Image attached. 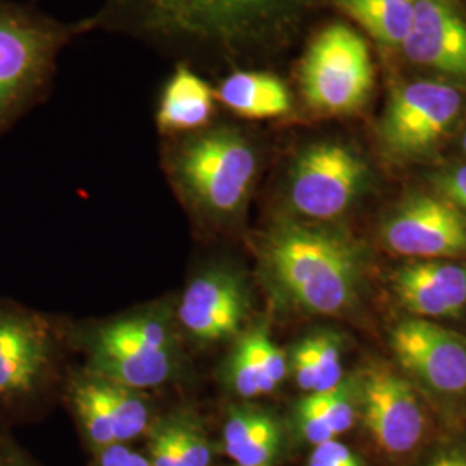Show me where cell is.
<instances>
[{"mask_svg": "<svg viewBox=\"0 0 466 466\" xmlns=\"http://www.w3.org/2000/svg\"><path fill=\"white\" fill-rule=\"evenodd\" d=\"M215 80L187 63H173V69L161 85L154 123L165 138L196 134L219 117Z\"/></svg>", "mask_w": 466, "mask_h": 466, "instance_id": "obj_15", "label": "cell"}, {"mask_svg": "<svg viewBox=\"0 0 466 466\" xmlns=\"http://www.w3.org/2000/svg\"><path fill=\"white\" fill-rule=\"evenodd\" d=\"M259 163L256 137L221 117L196 134L167 138L163 150L173 188L196 217L211 225H228L244 213Z\"/></svg>", "mask_w": 466, "mask_h": 466, "instance_id": "obj_2", "label": "cell"}, {"mask_svg": "<svg viewBox=\"0 0 466 466\" xmlns=\"http://www.w3.org/2000/svg\"><path fill=\"white\" fill-rule=\"evenodd\" d=\"M461 104V92L452 85L429 80L402 85L380 121L383 146L398 157L427 156L452 128Z\"/></svg>", "mask_w": 466, "mask_h": 466, "instance_id": "obj_9", "label": "cell"}, {"mask_svg": "<svg viewBox=\"0 0 466 466\" xmlns=\"http://www.w3.org/2000/svg\"><path fill=\"white\" fill-rule=\"evenodd\" d=\"M92 15L61 21L15 0H0V135L49 99L63 50L96 34Z\"/></svg>", "mask_w": 466, "mask_h": 466, "instance_id": "obj_3", "label": "cell"}, {"mask_svg": "<svg viewBox=\"0 0 466 466\" xmlns=\"http://www.w3.org/2000/svg\"><path fill=\"white\" fill-rule=\"evenodd\" d=\"M317 361L318 382L315 392H325L342 382L340 346L332 333H319L309 337Z\"/></svg>", "mask_w": 466, "mask_h": 466, "instance_id": "obj_24", "label": "cell"}, {"mask_svg": "<svg viewBox=\"0 0 466 466\" xmlns=\"http://www.w3.org/2000/svg\"><path fill=\"white\" fill-rule=\"evenodd\" d=\"M246 309L248 300L240 282L227 271L213 269L187 287L178 318L194 339L218 342L238 332Z\"/></svg>", "mask_w": 466, "mask_h": 466, "instance_id": "obj_14", "label": "cell"}, {"mask_svg": "<svg viewBox=\"0 0 466 466\" xmlns=\"http://www.w3.org/2000/svg\"><path fill=\"white\" fill-rule=\"evenodd\" d=\"M300 106L313 116H346L361 109L373 88L367 42L342 21L321 26L296 69Z\"/></svg>", "mask_w": 466, "mask_h": 466, "instance_id": "obj_5", "label": "cell"}, {"mask_svg": "<svg viewBox=\"0 0 466 466\" xmlns=\"http://www.w3.org/2000/svg\"><path fill=\"white\" fill-rule=\"evenodd\" d=\"M242 339L249 346V350H252L254 358L258 360L259 367L263 368V371L267 373L268 379L279 387L289 373L287 358H285L282 350L268 337L265 330H259V329L244 335Z\"/></svg>", "mask_w": 466, "mask_h": 466, "instance_id": "obj_25", "label": "cell"}, {"mask_svg": "<svg viewBox=\"0 0 466 466\" xmlns=\"http://www.w3.org/2000/svg\"><path fill=\"white\" fill-rule=\"evenodd\" d=\"M96 466H150L149 458L130 451L125 444H113L99 451Z\"/></svg>", "mask_w": 466, "mask_h": 466, "instance_id": "obj_31", "label": "cell"}, {"mask_svg": "<svg viewBox=\"0 0 466 466\" xmlns=\"http://www.w3.org/2000/svg\"><path fill=\"white\" fill-rule=\"evenodd\" d=\"M171 333L163 319H121L97 333L92 350L94 373L134 390L157 387L171 375Z\"/></svg>", "mask_w": 466, "mask_h": 466, "instance_id": "obj_7", "label": "cell"}, {"mask_svg": "<svg viewBox=\"0 0 466 466\" xmlns=\"http://www.w3.org/2000/svg\"><path fill=\"white\" fill-rule=\"evenodd\" d=\"M429 466H466V456L450 452V454H442L439 458H435Z\"/></svg>", "mask_w": 466, "mask_h": 466, "instance_id": "obj_33", "label": "cell"}, {"mask_svg": "<svg viewBox=\"0 0 466 466\" xmlns=\"http://www.w3.org/2000/svg\"><path fill=\"white\" fill-rule=\"evenodd\" d=\"M177 441L180 448V456L185 466H209L211 463V450L209 442L200 432L199 427L187 420L175 421Z\"/></svg>", "mask_w": 466, "mask_h": 466, "instance_id": "obj_26", "label": "cell"}, {"mask_svg": "<svg viewBox=\"0 0 466 466\" xmlns=\"http://www.w3.org/2000/svg\"><path fill=\"white\" fill-rule=\"evenodd\" d=\"M461 147H463V150H465L466 154V130L465 134H463V138H461Z\"/></svg>", "mask_w": 466, "mask_h": 466, "instance_id": "obj_34", "label": "cell"}, {"mask_svg": "<svg viewBox=\"0 0 466 466\" xmlns=\"http://www.w3.org/2000/svg\"><path fill=\"white\" fill-rule=\"evenodd\" d=\"M280 429L273 418L256 410H233L223 427V450L237 466H273Z\"/></svg>", "mask_w": 466, "mask_h": 466, "instance_id": "obj_18", "label": "cell"}, {"mask_svg": "<svg viewBox=\"0 0 466 466\" xmlns=\"http://www.w3.org/2000/svg\"><path fill=\"white\" fill-rule=\"evenodd\" d=\"M308 466H363L352 451L337 439L315 446Z\"/></svg>", "mask_w": 466, "mask_h": 466, "instance_id": "obj_29", "label": "cell"}, {"mask_svg": "<svg viewBox=\"0 0 466 466\" xmlns=\"http://www.w3.org/2000/svg\"><path fill=\"white\" fill-rule=\"evenodd\" d=\"M325 0H99L96 30L130 38L211 80L289 49Z\"/></svg>", "mask_w": 466, "mask_h": 466, "instance_id": "obj_1", "label": "cell"}, {"mask_svg": "<svg viewBox=\"0 0 466 466\" xmlns=\"http://www.w3.org/2000/svg\"><path fill=\"white\" fill-rule=\"evenodd\" d=\"M99 382L113 417L117 444L130 442L146 432L149 427V408L138 390L107 382L104 379H99Z\"/></svg>", "mask_w": 466, "mask_h": 466, "instance_id": "obj_21", "label": "cell"}, {"mask_svg": "<svg viewBox=\"0 0 466 466\" xmlns=\"http://www.w3.org/2000/svg\"><path fill=\"white\" fill-rule=\"evenodd\" d=\"M392 350L404 370L442 394L466 392V339L427 319L392 330Z\"/></svg>", "mask_w": 466, "mask_h": 466, "instance_id": "obj_11", "label": "cell"}, {"mask_svg": "<svg viewBox=\"0 0 466 466\" xmlns=\"http://www.w3.org/2000/svg\"><path fill=\"white\" fill-rule=\"evenodd\" d=\"M221 111L244 121L290 116L296 94L280 75L258 67H235L215 80Z\"/></svg>", "mask_w": 466, "mask_h": 466, "instance_id": "obj_17", "label": "cell"}, {"mask_svg": "<svg viewBox=\"0 0 466 466\" xmlns=\"http://www.w3.org/2000/svg\"><path fill=\"white\" fill-rule=\"evenodd\" d=\"M380 46L400 47L413 21V0H330Z\"/></svg>", "mask_w": 466, "mask_h": 466, "instance_id": "obj_19", "label": "cell"}, {"mask_svg": "<svg viewBox=\"0 0 466 466\" xmlns=\"http://www.w3.org/2000/svg\"><path fill=\"white\" fill-rule=\"evenodd\" d=\"M228 382L233 392L246 400L267 396L277 389V385L268 379L263 368L259 367L244 339L238 340L230 356Z\"/></svg>", "mask_w": 466, "mask_h": 466, "instance_id": "obj_22", "label": "cell"}, {"mask_svg": "<svg viewBox=\"0 0 466 466\" xmlns=\"http://www.w3.org/2000/svg\"><path fill=\"white\" fill-rule=\"evenodd\" d=\"M71 400L76 408L80 423L97 452L117 444L111 411L104 400L97 377L80 382L71 390Z\"/></svg>", "mask_w": 466, "mask_h": 466, "instance_id": "obj_20", "label": "cell"}, {"mask_svg": "<svg viewBox=\"0 0 466 466\" xmlns=\"http://www.w3.org/2000/svg\"><path fill=\"white\" fill-rule=\"evenodd\" d=\"M406 309L423 318L454 317L466 306V267L446 259H418L394 277Z\"/></svg>", "mask_w": 466, "mask_h": 466, "instance_id": "obj_16", "label": "cell"}, {"mask_svg": "<svg viewBox=\"0 0 466 466\" xmlns=\"http://www.w3.org/2000/svg\"><path fill=\"white\" fill-rule=\"evenodd\" d=\"M402 52L418 66L466 82V17L454 0H413Z\"/></svg>", "mask_w": 466, "mask_h": 466, "instance_id": "obj_13", "label": "cell"}, {"mask_svg": "<svg viewBox=\"0 0 466 466\" xmlns=\"http://www.w3.org/2000/svg\"><path fill=\"white\" fill-rule=\"evenodd\" d=\"M0 466H34V463L16 446L0 439Z\"/></svg>", "mask_w": 466, "mask_h": 466, "instance_id": "obj_32", "label": "cell"}, {"mask_svg": "<svg viewBox=\"0 0 466 466\" xmlns=\"http://www.w3.org/2000/svg\"><path fill=\"white\" fill-rule=\"evenodd\" d=\"M299 406L313 411L321 418L330 431L337 435L348 432L354 423V406L350 396V383H339L330 390L313 392L300 400Z\"/></svg>", "mask_w": 466, "mask_h": 466, "instance_id": "obj_23", "label": "cell"}, {"mask_svg": "<svg viewBox=\"0 0 466 466\" xmlns=\"http://www.w3.org/2000/svg\"><path fill=\"white\" fill-rule=\"evenodd\" d=\"M363 157L335 138H315L296 150L285 171L289 209L311 221L342 217L367 185Z\"/></svg>", "mask_w": 466, "mask_h": 466, "instance_id": "obj_6", "label": "cell"}, {"mask_svg": "<svg viewBox=\"0 0 466 466\" xmlns=\"http://www.w3.org/2000/svg\"><path fill=\"white\" fill-rule=\"evenodd\" d=\"M290 370H292L296 383L299 385L302 390H306L309 394H313L317 390V361H315V352L311 348L309 337L304 339L292 350Z\"/></svg>", "mask_w": 466, "mask_h": 466, "instance_id": "obj_28", "label": "cell"}, {"mask_svg": "<svg viewBox=\"0 0 466 466\" xmlns=\"http://www.w3.org/2000/svg\"><path fill=\"white\" fill-rule=\"evenodd\" d=\"M57 356L47 319L0 304V411L34 402L49 383Z\"/></svg>", "mask_w": 466, "mask_h": 466, "instance_id": "obj_8", "label": "cell"}, {"mask_svg": "<svg viewBox=\"0 0 466 466\" xmlns=\"http://www.w3.org/2000/svg\"><path fill=\"white\" fill-rule=\"evenodd\" d=\"M265 261L283 294L308 313L339 315L354 300L358 254L329 228L283 218L267 235Z\"/></svg>", "mask_w": 466, "mask_h": 466, "instance_id": "obj_4", "label": "cell"}, {"mask_svg": "<svg viewBox=\"0 0 466 466\" xmlns=\"http://www.w3.org/2000/svg\"><path fill=\"white\" fill-rule=\"evenodd\" d=\"M387 248L415 259H448L466 254L465 213L446 198L404 200L383 228Z\"/></svg>", "mask_w": 466, "mask_h": 466, "instance_id": "obj_10", "label": "cell"}, {"mask_svg": "<svg viewBox=\"0 0 466 466\" xmlns=\"http://www.w3.org/2000/svg\"><path fill=\"white\" fill-rule=\"evenodd\" d=\"M150 466H185L177 441L175 421L159 423L152 429L149 441Z\"/></svg>", "mask_w": 466, "mask_h": 466, "instance_id": "obj_27", "label": "cell"}, {"mask_svg": "<svg viewBox=\"0 0 466 466\" xmlns=\"http://www.w3.org/2000/svg\"><path fill=\"white\" fill-rule=\"evenodd\" d=\"M363 417L383 451L404 454L415 450L425 418L415 390L390 370H371L361 383Z\"/></svg>", "mask_w": 466, "mask_h": 466, "instance_id": "obj_12", "label": "cell"}, {"mask_svg": "<svg viewBox=\"0 0 466 466\" xmlns=\"http://www.w3.org/2000/svg\"><path fill=\"white\" fill-rule=\"evenodd\" d=\"M437 185L446 199L466 211V165L446 171L437 178Z\"/></svg>", "mask_w": 466, "mask_h": 466, "instance_id": "obj_30", "label": "cell"}]
</instances>
